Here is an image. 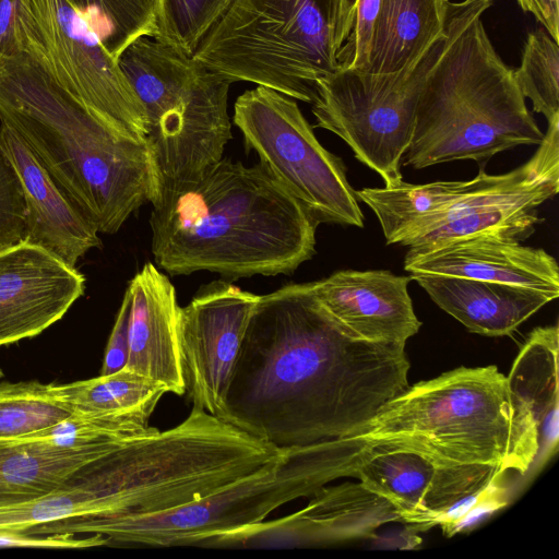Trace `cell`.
Segmentation results:
<instances>
[{
	"instance_id": "obj_1",
	"label": "cell",
	"mask_w": 559,
	"mask_h": 559,
	"mask_svg": "<svg viewBox=\"0 0 559 559\" xmlns=\"http://www.w3.org/2000/svg\"><path fill=\"white\" fill-rule=\"evenodd\" d=\"M405 345L350 336L311 283L260 296L221 420L278 449L346 436L408 386Z\"/></svg>"
},
{
	"instance_id": "obj_2",
	"label": "cell",
	"mask_w": 559,
	"mask_h": 559,
	"mask_svg": "<svg viewBox=\"0 0 559 559\" xmlns=\"http://www.w3.org/2000/svg\"><path fill=\"white\" fill-rule=\"evenodd\" d=\"M152 204V254L170 275H287L316 253L318 223L261 164L222 158Z\"/></svg>"
},
{
	"instance_id": "obj_3",
	"label": "cell",
	"mask_w": 559,
	"mask_h": 559,
	"mask_svg": "<svg viewBox=\"0 0 559 559\" xmlns=\"http://www.w3.org/2000/svg\"><path fill=\"white\" fill-rule=\"evenodd\" d=\"M336 479L371 455L412 451L441 465L481 464L524 476L538 454L528 409L496 366L457 369L409 385L369 421L324 441Z\"/></svg>"
},
{
	"instance_id": "obj_4",
	"label": "cell",
	"mask_w": 559,
	"mask_h": 559,
	"mask_svg": "<svg viewBox=\"0 0 559 559\" xmlns=\"http://www.w3.org/2000/svg\"><path fill=\"white\" fill-rule=\"evenodd\" d=\"M0 123L23 141L99 233H117L158 193L147 141L111 129L26 51L0 55Z\"/></svg>"
},
{
	"instance_id": "obj_5",
	"label": "cell",
	"mask_w": 559,
	"mask_h": 559,
	"mask_svg": "<svg viewBox=\"0 0 559 559\" xmlns=\"http://www.w3.org/2000/svg\"><path fill=\"white\" fill-rule=\"evenodd\" d=\"M491 5L492 0L450 1L447 43L423 84L405 166L480 162L543 141L514 70L484 27L481 16Z\"/></svg>"
},
{
	"instance_id": "obj_6",
	"label": "cell",
	"mask_w": 559,
	"mask_h": 559,
	"mask_svg": "<svg viewBox=\"0 0 559 559\" xmlns=\"http://www.w3.org/2000/svg\"><path fill=\"white\" fill-rule=\"evenodd\" d=\"M355 8L356 0H235L193 58L233 83L312 104L317 83L343 68Z\"/></svg>"
},
{
	"instance_id": "obj_7",
	"label": "cell",
	"mask_w": 559,
	"mask_h": 559,
	"mask_svg": "<svg viewBox=\"0 0 559 559\" xmlns=\"http://www.w3.org/2000/svg\"><path fill=\"white\" fill-rule=\"evenodd\" d=\"M117 61L144 108L158 191L223 158L231 139L229 79L150 36L132 41Z\"/></svg>"
},
{
	"instance_id": "obj_8",
	"label": "cell",
	"mask_w": 559,
	"mask_h": 559,
	"mask_svg": "<svg viewBox=\"0 0 559 559\" xmlns=\"http://www.w3.org/2000/svg\"><path fill=\"white\" fill-rule=\"evenodd\" d=\"M332 481L320 443L283 449L277 461L200 500L147 515H85L43 525V534L100 535L107 545H212L259 524L277 508Z\"/></svg>"
},
{
	"instance_id": "obj_9",
	"label": "cell",
	"mask_w": 559,
	"mask_h": 559,
	"mask_svg": "<svg viewBox=\"0 0 559 559\" xmlns=\"http://www.w3.org/2000/svg\"><path fill=\"white\" fill-rule=\"evenodd\" d=\"M233 120L260 164L318 224L364 226L342 159L318 141L294 98L258 85L237 98Z\"/></svg>"
},
{
	"instance_id": "obj_10",
	"label": "cell",
	"mask_w": 559,
	"mask_h": 559,
	"mask_svg": "<svg viewBox=\"0 0 559 559\" xmlns=\"http://www.w3.org/2000/svg\"><path fill=\"white\" fill-rule=\"evenodd\" d=\"M23 51L90 112L118 133L146 142L144 108L85 16L70 0H24Z\"/></svg>"
},
{
	"instance_id": "obj_11",
	"label": "cell",
	"mask_w": 559,
	"mask_h": 559,
	"mask_svg": "<svg viewBox=\"0 0 559 559\" xmlns=\"http://www.w3.org/2000/svg\"><path fill=\"white\" fill-rule=\"evenodd\" d=\"M447 27L406 80L393 86L342 68L317 83L316 126L340 136L355 157L378 173L385 187L403 181L401 165L411 144L423 84L443 51Z\"/></svg>"
},
{
	"instance_id": "obj_12",
	"label": "cell",
	"mask_w": 559,
	"mask_h": 559,
	"mask_svg": "<svg viewBox=\"0 0 559 559\" xmlns=\"http://www.w3.org/2000/svg\"><path fill=\"white\" fill-rule=\"evenodd\" d=\"M559 190V117L548 121L534 155L520 167L486 180L414 239L408 248L495 236L521 241L543 219L537 209Z\"/></svg>"
},
{
	"instance_id": "obj_13",
	"label": "cell",
	"mask_w": 559,
	"mask_h": 559,
	"mask_svg": "<svg viewBox=\"0 0 559 559\" xmlns=\"http://www.w3.org/2000/svg\"><path fill=\"white\" fill-rule=\"evenodd\" d=\"M260 296L217 280L180 310V350L192 406L221 417L246 331Z\"/></svg>"
},
{
	"instance_id": "obj_14",
	"label": "cell",
	"mask_w": 559,
	"mask_h": 559,
	"mask_svg": "<svg viewBox=\"0 0 559 559\" xmlns=\"http://www.w3.org/2000/svg\"><path fill=\"white\" fill-rule=\"evenodd\" d=\"M301 510L216 540L212 547H288L369 537L390 522H402L400 510L362 481L323 486Z\"/></svg>"
},
{
	"instance_id": "obj_15",
	"label": "cell",
	"mask_w": 559,
	"mask_h": 559,
	"mask_svg": "<svg viewBox=\"0 0 559 559\" xmlns=\"http://www.w3.org/2000/svg\"><path fill=\"white\" fill-rule=\"evenodd\" d=\"M504 475L491 465H441L416 452L393 450L369 456L352 477L388 498L402 513V523L427 531L460 500Z\"/></svg>"
},
{
	"instance_id": "obj_16",
	"label": "cell",
	"mask_w": 559,
	"mask_h": 559,
	"mask_svg": "<svg viewBox=\"0 0 559 559\" xmlns=\"http://www.w3.org/2000/svg\"><path fill=\"white\" fill-rule=\"evenodd\" d=\"M85 277L24 240L0 251V346L39 335L84 294Z\"/></svg>"
},
{
	"instance_id": "obj_17",
	"label": "cell",
	"mask_w": 559,
	"mask_h": 559,
	"mask_svg": "<svg viewBox=\"0 0 559 559\" xmlns=\"http://www.w3.org/2000/svg\"><path fill=\"white\" fill-rule=\"evenodd\" d=\"M411 276L385 270H343L311 283L328 314L350 336L406 344L420 329L407 286Z\"/></svg>"
},
{
	"instance_id": "obj_18",
	"label": "cell",
	"mask_w": 559,
	"mask_h": 559,
	"mask_svg": "<svg viewBox=\"0 0 559 559\" xmlns=\"http://www.w3.org/2000/svg\"><path fill=\"white\" fill-rule=\"evenodd\" d=\"M404 269L409 274H435L495 282L536 290L556 299L559 270L543 249L495 236H474L409 248Z\"/></svg>"
},
{
	"instance_id": "obj_19",
	"label": "cell",
	"mask_w": 559,
	"mask_h": 559,
	"mask_svg": "<svg viewBox=\"0 0 559 559\" xmlns=\"http://www.w3.org/2000/svg\"><path fill=\"white\" fill-rule=\"evenodd\" d=\"M129 358L126 368L182 395L186 384L180 350V310L176 289L153 263H145L128 287Z\"/></svg>"
},
{
	"instance_id": "obj_20",
	"label": "cell",
	"mask_w": 559,
	"mask_h": 559,
	"mask_svg": "<svg viewBox=\"0 0 559 559\" xmlns=\"http://www.w3.org/2000/svg\"><path fill=\"white\" fill-rule=\"evenodd\" d=\"M0 139L20 177L26 204L25 240L70 266L100 246L94 223L67 197L23 141L0 123Z\"/></svg>"
},
{
	"instance_id": "obj_21",
	"label": "cell",
	"mask_w": 559,
	"mask_h": 559,
	"mask_svg": "<svg viewBox=\"0 0 559 559\" xmlns=\"http://www.w3.org/2000/svg\"><path fill=\"white\" fill-rule=\"evenodd\" d=\"M442 310L468 331L486 336L511 334L554 299L509 284L435 274H411Z\"/></svg>"
},
{
	"instance_id": "obj_22",
	"label": "cell",
	"mask_w": 559,
	"mask_h": 559,
	"mask_svg": "<svg viewBox=\"0 0 559 559\" xmlns=\"http://www.w3.org/2000/svg\"><path fill=\"white\" fill-rule=\"evenodd\" d=\"M449 0H380L364 73L394 85L407 79L424 55L443 36Z\"/></svg>"
},
{
	"instance_id": "obj_23",
	"label": "cell",
	"mask_w": 559,
	"mask_h": 559,
	"mask_svg": "<svg viewBox=\"0 0 559 559\" xmlns=\"http://www.w3.org/2000/svg\"><path fill=\"white\" fill-rule=\"evenodd\" d=\"M558 325L535 329L507 377L510 392L528 409L537 430L535 471L558 451Z\"/></svg>"
},
{
	"instance_id": "obj_24",
	"label": "cell",
	"mask_w": 559,
	"mask_h": 559,
	"mask_svg": "<svg viewBox=\"0 0 559 559\" xmlns=\"http://www.w3.org/2000/svg\"><path fill=\"white\" fill-rule=\"evenodd\" d=\"M488 177L483 169L466 181H436L364 188L356 192L376 214L388 245L409 243Z\"/></svg>"
},
{
	"instance_id": "obj_25",
	"label": "cell",
	"mask_w": 559,
	"mask_h": 559,
	"mask_svg": "<svg viewBox=\"0 0 559 559\" xmlns=\"http://www.w3.org/2000/svg\"><path fill=\"white\" fill-rule=\"evenodd\" d=\"M120 444L61 449L44 442L0 441V506L67 484Z\"/></svg>"
},
{
	"instance_id": "obj_26",
	"label": "cell",
	"mask_w": 559,
	"mask_h": 559,
	"mask_svg": "<svg viewBox=\"0 0 559 559\" xmlns=\"http://www.w3.org/2000/svg\"><path fill=\"white\" fill-rule=\"evenodd\" d=\"M74 412L114 417L142 430L164 394L160 382L123 368L96 378L62 383Z\"/></svg>"
},
{
	"instance_id": "obj_27",
	"label": "cell",
	"mask_w": 559,
	"mask_h": 559,
	"mask_svg": "<svg viewBox=\"0 0 559 559\" xmlns=\"http://www.w3.org/2000/svg\"><path fill=\"white\" fill-rule=\"evenodd\" d=\"M74 412L62 383L0 380V441L46 430Z\"/></svg>"
},
{
	"instance_id": "obj_28",
	"label": "cell",
	"mask_w": 559,
	"mask_h": 559,
	"mask_svg": "<svg viewBox=\"0 0 559 559\" xmlns=\"http://www.w3.org/2000/svg\"><path fill=\"white\" fill-rule=\"evenodd\" d=\"M117 60L142 36L154 37L158 0H70Z\"/></svg>"
},
{
	"instance_id": "obj_29",
	"label": "cell",
	"mask_w": 559,
	"mask_h": 559,
	"mask_svg": "<svg viewBox=\"0 0 559 559\" xmlns=\"http://www.w3.org/2000/svg\"><path fill=\"white\" fill-rule=\"evenodd\" d=\"M514 78L535 112L559 117V47L545 28L528 34Z\"/></svg>"
},
{
	"instance_id": "obj_30",
	"label": "cell",
	"mask_w": 559,
	"mask_h": 559,
	"mask_svg": "<svg viewBox=\"0 0 559 559\" xmlns=\"http://www.w3.org/2000/svg\"><path fill=\"white\" fill-rule=\"evenodd\" d=\"M235 0H158L154 39L193 57Z\"/></svg>"
},
{
	"instance_id": "obj_31",
	"label": "cell",
	"mask_w": 559,
	"mask_h": 559,
	"mask_svg": "<svg viewBox=\"0 0 559 559\" xmlns=\"http://www.w3.org/2000/svg\"><path fill=\"white\" fill-rule=\"evenodd\" d=\"M151 429L152 427L148 430H142L114 417L73 412L72 415L48 429L16 441L44 442L61 449H80L120 444Z\"/></svg>"
},
{
	"instance_id": "obj_32",
	"label": "cell",
	"mask_w": 559,
	"mask_h": 559,
	"mask_svg": "<svg viewBox=\"0 0 559 559\" xmlns=\"http://www.w3.org/2000/svg\"><path fill=\"white\" fill-rule=\"evenodd\" d=\"M26 204L17 171L0 139V251L25 240Z\"/></svg>"
},
{
	"instance_id": "obj_33",
	"label": "cell",
	"mask_w": 559,
	"mask_h": 559,
	"mask_svg": "<svg viewBox=\"0 0 559 559\" xmlns=\"http://www.w3.org/2000/svg\"><path fill=\"white\" fill-rule=\"evenodd\" d=\"M502 479L503 477L465 497L441 515L437 525L441 526L443 534L451 537L471 527L480 518L504 507L508 503L509 489L502 485Z\"/></svg>"
},
{
	"instance_id": "obj_34",
	"label": "cell",
	"mask_w": 559,
	"mask_h": 559,
	"mask_svg": "<svg viewBox=\"0 0 559 559\" xmlns=\"http://www.w3.org/2000/svg\"><path fill=\"white\" fill-rule=\"evenodd\" d=\"M379 4L380 0H356L353 29L341 55L343 68L358 73L366 71Z\"/></svg>"
},
{
	"instance_id": "obj_35",
	"label": "cell",
	"mask_w": 559,
	"mask_h": 559,
	"mask_svg": "<svg viewBox=\"0 0 559 559\" xmlns=\"http://www.w3.org/2000/svg\"><path fill=\"white\" fill-rule=\"evenodd\" d=\"M106 539L97 534H31L0 531V547H28L49 549H83L106 546Z\"/></svg>"
},
{
	"instance_id": "obj_36",
	"label": "cell",
	"mask_w": 559,
	"mask_h": 559,
	"mask_svg": "<svg viewBox=\"0 0 559 559\" xmlns=\"http://www.w3.org/2000/svg\"><path fill=\"white\" fill-rule=\"evenodd\" d=\"M130 305L131 296L127 288L105 348L100 376L117 372L128 364Z\"/></svg>"
},
{
	"instance_id": "obj_37",
	"label": "cell",
	"mask_w": 559,
	"mask_h": 559,
	"mask_svg": "<svg viewBox=\"0 0 559 559\" xmlns=\"http://www.w3.org/2000/svg\"><path fill=\"white\" fill-rule=\"evenodd\" d=\"M24 0H0V55L23 51L19 17Z\"/></svg>"
},
{
	"instance_id": "obj_38",
	"label": "cell",
	"mask_w": 559,
	"mask_h": 559,
	"mask_svg": "<svg viewBox=\"0 0 559 559\" xmlns=\"http://www.w3.org/2000/svg\"><path fill=\"white\" fill-rule=\"evenodd\" d=\"M516 1L524 12L533 14L550 37L559 43V0Z\"/></svg>"
},
{
	"instance_id": "obj_39",
	"label": "cell",
	"mask_w": 559,
	"mask_h": 559,
	"mask_svg": "<svg viewBox=\"0 0 559 559\" xmlns=\"http://www.w3.org/2000/svg\"><path fill=\"white\" fill-rule=\"evenodd\" d=\"M2 377H3V371H2V369L0 368V380L2 379Z\"/></svg>"
}]
</instances>
